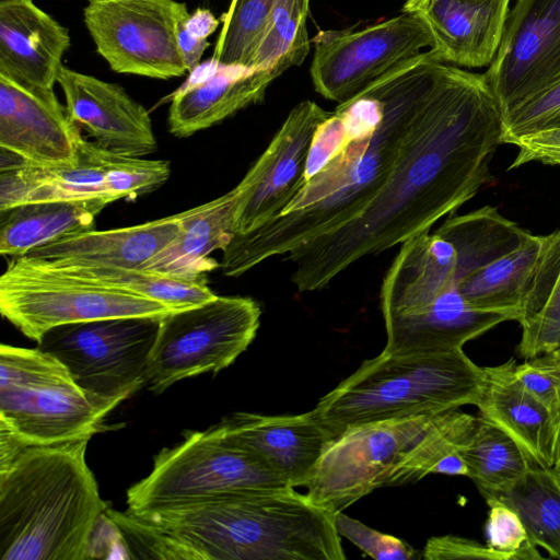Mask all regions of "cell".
<instances>
[{
  "mask_svg": "<svg viewBox=\"0 0 560 560\" xmlns=\"http://www.w3.org/2000/svg\"><path fill=\"white\" fill-rule=\"evenodd\" d=\"M517 322L525 359L560 349V229L545 241L526 284Z\"/></svg>",
  "mask_w": 560,
  "mask_h": 560,
  "instance_id": "obj_26",
  "label": "cell"
},
{
  "mask_svg": "<svg viewBox=\"0 0 560 560\" xmlns=\"http://www.w3.org/2000/svg\"><path fill=\"white\" fill-rule=\"evenodd\" d=\"M458 454L483 498L508 492L534 466L505 432L479 416Z\"/></svg>",
  "mask_w": 560,
  "mask_h": 560,
  "instance_id": "obj_28",
  "label": "cell"
},
{
  "mask_svg": "<svg viewBox=\"0 0 560 560\" xmlns=\"http://www.w3.org/2000/svg\"><path fill=\"white\" fill-rule=\"evenodd\" d=\"M483 73L502 114L560 82V0H517Z\"/></svg>",
  "mask_w": 560,
  "mask_h": 560,
  "instance_id": "obj_14",
  "label": "cell"
},
{
  "mask_svg": "<svg viewBox=\"0 0 560 560\" xmlns=\"http://www.w3.org/2000/svg\"><path fill=\"white\" fill-rule=\"evenodd\" d=\"M187 16H185L178 23L177 42L183 60L189 73L200 63L201 56L210 46V43L207 39H201L194 36L187 31V28L184 26V21Z\"/></svg>",
  "mask_w": 560,
  "mask_h": 560,
  "instance_id": "obj_39",
  "label": "cell"
},
{
  "mask_svg": "<svg viewBox=\"0 0 560 560\" xmlns=\"http://www.w3.org/2000/svg\"><path fill=\"white\" fill-rule=\"evenodd\" d=\"M330 115L310 100L291 109L237 185L235 234L248 233L279 215L302 189L312 140Z\"/></svg>",
  "mask_w": 560,
  "mask_h": 560,
  "instance_id": "obj_15",
  "label": "cell"
},
{
  "mask_svg": "<svg viewBox=\"0 0 560 560\" xmlns=\"http://www.w3.org/2000/svg\"><path fill=\"white\" fill-rule=\"evenodd\" d=\"M161 318L120 317L62 325L47 331L37 348L58 359L86 393L122 402L148 383L149 359Z\"/></svg>",
  "mask_w": 560,
  "mask_h": 560,
  "instance_id": "obj_11",
  "label": "cell"
},
{
  "mask_svg": "<svg viewBox=\"0 0 560 560\" xmlns=\"http://www.w3.org/2000/svg\"><path fill=\"white\" fill-rule=\"evenodd\" d=\"M557 351L560 353V349H559V350H557ZM558 465H559V464H558Z\"/></svg>",
  "mask_w": 560,
  "mask_h": 560,
  "instance_id": "obj_44",
  "label": "cell"
},
{
  "mask_svg": "<svg viewBox=\"0 0 560 560\" xmlns=\"http://www.w3.org/2000/svg\"><path fill=\"white\" fill-rule=\"evenodd\" d=\"M555 469H556V472H557V475H558V477L560 479V463H559V465L557 467H555Z\"/></svg>",
  "mask_w": 560,
  "mask_h": 560,
  "instance_id": "obj_43",
  "label": "cell"
},
{
  "mask_svg": "<svg viewBox=\"0 0 560 560\" xmlns=\"http://www.w3.org/2000/svg\"><path fill=\"white\" fill-rule=\"evenodd\" d=\"M511 0H407L402 12L418 15L429 27L440 62L488 67L499 48Z\"/></svg>",
  "mask_w": 560,
  "mask_h": 560,
  "instance_id": "obj_19",
  "label": "cell"
},
{
  "mask_svg": "<svg viewBox=\"0 0 560 560\" xmlns=\"http://www.w3.org/2000/svg\"><path fill=\"white\" fill-rule=\"evenodd\" d=\"M221 63L214 60L212 57L202 63H199L192 71L189 72V77L180 88L173 94H180L188 92L207 81H209L219 70Z\"/></svg>",
  "mask_w": 560,
  "mask_h": 560,
  "instance_id": "obj_41",
  "label": "cell"
},
{
  "mask_svg": "<svg viewBox=\"0 0 560 560\" xmlns=\"http://www.w3.org/2000/svg\"><path fill=\"white\" fill-rule=\"evenodd\" d=\"M514 375L547 411L560 440V353L551 351L516 363Z\"/></svg>",
  "mask_w": 560,
  "mask_h": 560,
  "instance_id": "obj_34",
  "label": "cell"
},
{
  "mask_svg": "<svg viewBox=\"0 0 560 560\" xmlns=\"http://www.w3.org/2000/svg\"><path fill=\"white\" fill-rule=\"evenodd\" d=\"M442 63L423 51L372 83L382 102L378 119L357 121L338 113L353 138L279 215L232 237L222 250L223 275L238 277L266 259L288 255L364 210L395 166Z\"/></svg>",
  "mask_w": 560,
  "mask_h": 560,
  "instance_id": "obj_2",
  "label": "cell"
},
{
  "mask_svg": "<svg viewBox=\"0 0 560 560\" xmlns=\"http://www.w3.org/2000/svg\"><path fill=\"white\" fill-rule=\"evenodd\" d=\"M103 199L30 202L0 211V253L19 257L75 233L94 230Z\"/></svg>",
  "mask_w": 560,
  "mask_h": 560,
  "instance_id": "obj_25",
  "label": "cell"
},
{
  "mask_svg": "<svg viewBox=\"0 0 560 560\" xmlns=\"http://www.w3.org/2000/svg\"><path fill=\"white\" fill-rule=\"evenodd\" d=\"M482 368L463 349L365 360L313 409L334 435L374 422L439 413L477 404Z\"/></svg>",
  "mask_w": 560,
  "mask_h": 560,
  "instance_id": "obj_5",
  "label": "cell"
},
{
  "mask_svg": "<svg viewBox=\"0 0 560 560\" xmlns=\"http://www.w3.org/2000/svg\"><path fill=\"white\" fill-rule=\"evenodd\" d=\"M287 487L280 474L213 425L187 431L180 443L159 452L150 474L127 490L126 503L129 512L144 513Z\"/></svg>",
  "mask_w": 560,
  "mask_h": 560,
  "instance_id": "obj_7",
  "label": "cell"
},
{
  "mask_svg": "<svg viewBox=\"0 0 560 560\" xmlns=\"http://www.w3.org/2000/svg\"><path fill=\"white\" fill-rule=\"evenodd\" d=\"M220 21L209 9L198 8L192 14H189L185 21L184 26L194 36L207 39L218 28Z\"/></svg>",
  "mask_w": 560,
  "mask_h": 560,
  "instance_id": "obj_40",
  "label": "cell"
},
{
  "mask_svg": "<svg viewBox=\"0 0 560 560\" xmlns=\"http://www.w3.org/2000/svg\"><path fill=\"white\" fill-rule=\"evenodd\" d=\"M486 545L499 560H538L542 556L532 541L520 515L497 497H486Z\"/></svg>",
  "mask_w": 560,
  "mask_h": 560,
  "instance_id": "obj_33",
  "label": "cell"
},
{
  "mask_svg": "<svg viewBox=\"0 0 560 560\" xmlns=\"http://www.w3.org/2000/svg\"><path fill=\"white\" fill-rule=\"evenodd\" d=\"M518 152L509 170L530 162L560 165V126L529 132L513 143Z\"/></svg>",
  "mask_w": 560,
  "mask_h": 560,
  "instance_id": "obj_37",
  "label": "cell"
},
{
  "mask_svg": "<svg viewBox=\"0 0 560 560\" xmlns=\"http://www.w3.org/2000/svg\"><path fill=\"white\" fill-rule=\"evenodd\" d=\"M273 0H231L212 58L222 65L249 68L262 37Z\"/></svg>",
  "mask_w": 560,
  "mask_h": 560,
  "instance_id": "obj_32",
  "label": "cell"
},
{
  "mask_svg": "<svg viewBox=\"0 0 560 560\" xmlns=\"http://www.w3.org/2000/svg\"><path fill=\"white\" fill-rule=\"evenodd\" d=\"M280 75L277 71L222 65L206 83L170 96L168 131L189 137L264 100L267 88Z\"/></svg>",
  "mask_w": 560,
  "mask_h": 560,
  "instance_id": "obj_24",
  "label": "cell"
},
{
  "mask_svg": "<svg viewBox=\"0 0 560 560\" xmlns=\"http://www.w3.org/2000/svg\"><path fill=\"white\" fill-rule=\"evenodd\" d=\"M313 42L314 89L338 104L434 46L427 24L406 12L360 30L322 31Z\"/></svg>",
  "mask_w": 560,
  "mask_h": 560,
  "instance_id": "obj_12",
  "label": "cell"
},
{
  "mask_svg": "<svg viewBox=\"0 0 560 560\" xmlns=\"http://www.w3.org/2000/svg\"><path fill=\"white\" fill-rule=\"evenodd\" d=\"M515 364L512 358L482 368L479 417L505 432L534 465L555 468L560 463V440L547 411L515 377Z\"/></svg>",
  "mask_w": 560,
  "mask_h": 560,
  "instance_id": "obj_21",
  "label": "cell"
},
{
  "mask_svg": "<svg viewBox=\"0 0 560 560\" xmlns=\"http://www.w3.org/2000/svg\"><path fill=\"white\" fill-rule=\"evenodd\" d=\"M47 268L104 288L116 289L159 301L174 311L200 305L218 295L208 287L207 278L183 280L143 269L121 267L79 266Z\"/></svg>",
  "mask_w": 560,
  "mask_h": 560,
  "instance_id": "obj_29",
  "label": "cell"
},
{
  "mask_svg": "<svg viewBox=\"0 0 560 560\" xmlns=\"http://www.w3.org/2000/svg\"><path fill=\"white\" fill-rule=\"evenodd\" d=\"M237 186L207 203L178 213L180 229L174 240L141 269L163 276L198 280L220 267L211 257L224 250L235 234Z\"/></svg>",
  "mask_w": 560,
  "mask_h": 560,
  "instance_id": "obj_23",
  "label": "cell"
},
{
  "mask_svg": "<svg viewBox=\"0 0 560 560\" xmlns=\"http://www.w3.org/2000/svg\"><path fill=\"white\" fill-rule=\"evenodd\" d=\"M545 235L529 233L517 247L465 276L458 285L472 308L508 313L517 320L523 294L540 254Z\"/></svg>",
  "mask_w": 560,
  "mask_h": 560,
  "instance_id": "obj_27",
  "label": "cell"
},
{
  "mask_svg": "<svg viewBox=\"0 0 560 560\" xmlns=\"http://www.w3.org/2000/svg\"><path fill=\"white\" fill-rule=\"evenodd\" d=\"M503 114L485 73L442 63L385 184L355 218L287 255L300 292L322 290L454 213L490 180Z\"/></svg>",
  "mask_w": 560,
  "mask_h": 560,
  "instance_id": "obj_1",
  "label": "cell"
},
{
  "mask_svg": "<svg viewBox=\"0 0 560 560\" xmlns=\"http://www.w3.org/2000/svg\"><path fill=\"white\" fill-rule=\"evenodd\" d=\"M560 126V82L503 114L502 143L513 144L529 132Z\"/></svg>",
  "mask_w": 560,
  "mask_h": 560,
  "instance_id": "obj_35",
  "label": "cell"
},
{
  "mask_svg": "<svg viewBox=\"0 0 560 560\" xmlns=\"http://www.w3.org/2000/svg\"><path fill=\"white\" fill-rule=\"evenodd\" d=\"M81 127L69 116L54 89L16 82L0 74L1 168L21 163L54 166L77 158Z\"/></svg>",
  "mask_w": 560,
  "mask_h": 560,
  "instance_id": "obj_16",
  "label": "cell"
},
{
  "mask_svg": "<svg viewBox=\"0 0 560 560\" xmlns=\"http://www.w3.org/2000/svg\"><path fill=\"white\" fill-rule=\"evenodd\" d=\"M422 557L430 560H499L497 555L486 544L454 535L430 538L424 546Z\"/></svg>",
  "mask_w": 560,
  "mask_h": 560,
  "instance_id": "obj_38",
  "label": "cell"
},
{
  "mask_svg": "<svg viewBox=\"0 0 560 560\" xmlns=\"http://www.w3.org/2000/svg\"><path fill=\"white\" fill-rule=\"evenodd\" d=\"M0 312L25 337L40 341L50 329L75 323L161 318L170 306L51 270L30 256L12 257L0 278Z\"/></svg>",
  "mask_w": 560,
  "mask_h": 560,
  "instance_id": "obj_8",
  "label": "cell"
},
{
  "mask_svg": "<svg viewBox=\"0 0 560 560\" xmlns=\"http://www.w3.org/2000/svg\"><path fill=\"white\" fill-rule=\"evenodd\" d=\"M70 45L69 30L32 0H0V74L54 89Z\"/></svg>",
  "mask_w": 560,
  "mask_h": 560,
  "instance_id": "obj_20",
  "label": "cell"
},
{
  "mask_svg": "<svg viewBox=\"0 0 560 560\" xmlns=\"http://www.w3.org/2000/svg\"><path fill=\"white\" fill-rule=\"evenodd\" d=\"M261 308L248 296L214 299L160 319L148 365V385L161 394L178 381L230 366L252 343Z\"/></svg>",
  "mask_w": 560,
  "mask_h": 560,
  "instance_id": "obj_9",
  "label": "cell"
},
{
  "mask_svg": "<svg viewBox=\"0 0 560 560\" xmlns=\"http://www.w3.org/2000/svg\"><path fill=\"white\" fill-rule=\"evenodd\" d=\"M188 14L176 0H88L83 8L85 27L113 71L161 80L188 73L177 42Z\"/></svg>",
  "mask_w": 560,
  "mask_h": 560,
  "instance_id": "obj_13",
  "label": "cell"
},
{
  "mask_svg": "<svg viewBox=\"0 0 560 560\" xmlns=\"http://www.w3.org/2000/svg\"><path fill=\"white\" fill-rule=\"evenodd\" d=\"M170 175L168 161L118 155L82 136L72 163H21L0 170V211L44 201L103 199L110 203L151 192Z\"/></svg>",
  "mask_w": 560,
  "mask_h": 560,
  "instance_id": "obj_10",
  "label": "cell"
},
{
  "mask_svg": "<svg viewBox=\"0 0 560 560\" xmlns=\"http://www.w3.org/2000/svg\"><path fill=\"white\" fill-rule=\"evenodd\" d=\"M180 229L179 214L106 231L65 236L26 254L51 268L103 266L138 268L167 246Z\"/></svg>",
  "mask_w": 560,
  "mask_h": 560,
  "instance_id": "obj_22",
  "label": "cell"
},
{
  "mask_svg": "<svg viewBox=\"0 0 560 560\" xmlns=\"http://www.w3.org/2000/svg\"><path fill=\"white\" fill-rule=\"evenodd\" d=\"M119 404L83 390L39 348L0 346V434L22 446L90 440Z\"/></svg>",
  "mask_w": 560,
  "mask_h": 560,
  "instance_id": "obj_6",
  "label": "cell"
},
{
  "mask_svg": "<svg viewBox=\"0 0 560 560\" xmlns=\"http://www.w3.org/2000/svg\"><path fill=\"white\" fill-rule=\"evenodd\" d=\"M477 420L454 409L349 428L327 444L305 494L335 515L378 488L418 481L458 452Z\"/></svg>",
  "mask_w": 560,
  "mask_h": 560,
  "instance_id": "obj_4",
  "label": "cell"
},
{
  "mask_svg": "<svg viewBox=\"0 0 560 560\" xmlns=\"http://www.w3.org/2000/svg\"><path fill=\"white\" fill-rule=\"evenodd\" d=\"M492 497L520 515L538 548L560 559V479L555 468L534 465L508 492Z\"/></svg>",
  "mask_w": 560,
  "mask_h": 560,
  "instance_id": "obj_30",
  "label": "cell"
},
{
  "mask_svg": "<svg viewBox=\"0 0 560 560\" xmlns=\"http://www.w3.org/2000/svg\"><path fill=\"white\" fill-rule=\"evenodd\" d=\"M214 428L280 474L292 488L304 487L327 444L335 438L313 410L266 416L235 412Z\"/></svg>",
  "mask_w": 560,
  "mask_h": 560,
  "instance_id": "obj_18",
  "label": "cell"
},
{
  "mask_svg": "<svg viewBox=\"0 0 560 560\" xmlns=\"http://www.w3.org/2000/svg\"><path fill=\"white\" fill-rule=\"evenodd\" d=\"M310 0H273L262 37L249 68L282 74L310 52L306 30Z\"/></svg>",
  "mask_w": 560,
  "mask_h": 560,
  "instance_id": "obj_31",
  "label": "cell"
},
{
  "mask_svg": "<svg viewBox=\"0 0 560 560\" xmlns=\"http://www.w3.org/2000/svg\"><path fill=\"white\" fill-rule=\"evenodd\" d=\"M335 526L339 535L348 538L370 557L377 560H413L420 555L404 540L375 530L343 512L335 514Z\"/></svg>",
  "mask_w": 560,
  "mask_h": 560,
  "instance_id": "obj_36",
  "label": "cell"
},
{
  "mask_svg": "<svg viewBox=\"0 0 560 560\" xmlns=\"http://www.w3.org/2000/svg\"><path fill=\"white\" fill-rule=\"evenodd\" d=\"M57 83L62 89L70 118L112 153L143 158L158 149L147 108L125 89L65 66Z\"/></svg>",
  "mask_w": 560,
  "mask_h": 560,
  "instance_id": "obj_17",
  "label": "cell"
},
{
  "mask_svg": "<svg viewBox=\"0 0 560 560\" xmlns=\"http://www.w3.org/2000/svg\"><path fill=\"white\" fill-rule=\"evenodd\" d=\"M433 474L467 477L468 470L465 462L456 452L441 459L435 466Z\"/></svg>",
  "mask_w": 560,
  "mask_h": 560,
  "instance_id": "obj_42",
  "label": "cell"
},
{
  "mask_svg": "<svg viewBox=\"0 0 560 560\" xmlns=\"http://www.w3.org/2000/svg\"><path fill=\"white\" fill-rule=\"evenodd\" d=\"M89 440L22 447L0 464V560L92 559L106 514Z\"/></svg>",
  "mask_w": 560,
  "mask_h": 560,
  "instance_id": "obj_3",
  "label": "cell"
}]
</instances>
